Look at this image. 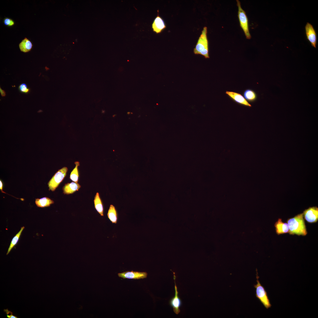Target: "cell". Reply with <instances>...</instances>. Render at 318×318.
Wrapping results in <instances>:
<instances>
[{"label": "cell", "instance_id": "obj_1", "mask_svg": "<svg viewBox=\"0 0 318 318\" xmlns=\"http://www.w3.org/2000/svg\"><path fill=\"white\" fill-rule=\"evenodd\" d=\"M287 222L289 226V233L290 235L305 236L307 234L303 213L288 219Z\"/></svg>", "mask_w": 318, "mask_h": 318}, {"label": "cell", "instance_id": "obj_2", "mask_svg": "<svg viewBox=\"0 0 318 318\" xmlns=\"http://www.w3.org/2000/svg\"><path fill=\"white\" fill-rule=\"evenodd\" d=\"M207 33V28L206 26H205L193 49V52L195 54L201 55L206 59L210 57Z\"/></svg>", "mask_w": 318, "mask_h": 318}, {"label": "cell", "instance_id": "obj_3", "mask_svg": "<svg viewBox=\"0 0 318 318\" xmlns=\"http://www.w3.org/2000/svg\"><path fill=\"white\" fill-rule=\"evenodd\" d=\"M256 272L257 284L254 285V287L256 289V296L264 306L266 309H268L271 307V305L267 292L264 287L261 285L259 280V276L258 275L257 269Z\"/></svg>", "mask_w": 318, "mask_h": 318}, {"label": "cell", "instance_id": "obj_4", "mask_svg": "<svg viewBox=\"0 0 318 318\" xmlns=\"http://www.w3.org/2000/svg\"><path fill=\"white\" fill-rule=\"evenodd\" d=\"M236 1L238 9V16L240 26L243 30L246 38L250 39L251 36L249 31L248 20L246 13L241 8L240 1L238 0Z\"/></svg>", "mask_w": 318, "mask_h": 318}, {"label": "cell", "instance_id": "obj_5", "mask_svg": "<svg viewBox=\"0 0 318 318\" xmlns=\"http://www.w3.org/2000/svg\"><path fill=\"white\" fill-rule=\"evenodd\" d=\"M68 168L64 167L59 170L53 176L48 183L49 190L54 191L66 175Z\"/></svg>", "mask_w": 318, "mask_h": 318}, {"label": "cell", "instance_id": "obj_6", "mask_svg": "<svg viewBox=\"0 0 318 318\" xmlns=\"http://www.w3.org/2000/svg\"><path fill=\"white\" fill-rule=\"evenodd\" d=\"M173 279L175 283V294L174 296L169 301L170 305L173 308L174 312L178 314L180 312V308L182 304V301L178 296V292L175 283L176 276L175 273L173 272Z\"/></svg>", "mask_w": 318, "mask_h": 318}, {"label": "cell", "instance_id": "obj_7", "mask_svg": "<svg viewBox=\"0 0 318 318\" xmlns=\"http://www.w3.org/2000/svg\"><path fill=\"white\" fill-rule=\"evenodd\" d=\"M307 38L311 44L312 46L316 48L317 41V37L316 32L312 25L309 22H307L305 27Z\"/></svg>", "mask_w": 318, "mask_h": 318}, {"label": "cell", "instance_id": "obj_8", "mask_svg": "<svg viewBox=\"0 0 318 318\" xmlns=\"http://www.w3.org/2000/svg\"><path fill=\"white\" fill-rule=\"evenodd\" d=\"M304 219L308 223H314L318 220V208L317 207H309L303 212Z\"/></svg>", "mask_w": 318, "mask_h": 318}, {"label": "cell", "instance_id": "obj_9", "mask_svg": "<svg viewBox=\"0 0 318 318\" xmlns=\"http://www.w3.org/2000/svg\"><path fill=\"white\" fill-rule=\"evenodd\" d=\"M157 15L154 19L151 26L153 32L158 34L165 29L166 26L164 20L159 15L158 10H157Z\"/></svg>", "mask_w": 318, "mask_h": 318}, {"label": "cell", "instance_id": "obj_10", "mask_svg": "<svg viewBox=\"0 0 318 318\" xmlns=\"http://www.w3.org/2000/svg\"><path fill=\"white\" fill-rule=\"evenodd\" d=\"M148 274L145 272H138L133 271H127L118 274V276L123 279H138L146 278Z\"/></svg>", "mask_w": 318, "mask_h": 318}, {"label": "cell", "instance_id": "obj_11", "mask_svg": "<svg viewBox=\"0 0 318 318\" xmlns=\"http://www.w3.org/2000/svg\"><path fill=\"white\" fill-rule=\"evenodd\" d=\"M228 97L236 102L243 106L251 107V105L241 94L232 91H226L225 92Z\"/></svg>", "mask_w": 318, "mask_h": 318}, {"label": "cell", "instance_id": "obj_12", "mask_svg": "<svg viewBox=\"0 0 318 318\" xmlns=\"http://www.w3.org/2000/svg\"><path fill=\"white\" fill-rule=\"evenodd\" d=\"M276 234L278 235L289 233V228L287 223H284L282 219L279 218L274 224Z\"/></svg>", "mask_w": 318, "mask_h": 318}, {"label": "cell", "instance_id": "obj_13", "mask_svg": "<svg viewBox=\"0 0 318 318\" xmlns=\"http://www.w3.org/2000/svg\"><path fill=\"white\" fill-rule=\"evenodd\" d=\"M80 187L81 186L77 183H67L65 184L63 187V193L65 194H72L78 191Z\"/></svg>", "mask_w": 318, "mask_h": 318}, {"label": "cell", "instance_id": "obj_14", "mask_svg": "<svg viewBox=\"0 0 318 318\" xmlns=\"http://www.w3.org/2000/svg\"><path fill=\"white\" fill-rule=\"evenodd\" d=\"M95 208L101 216H104V206L98 193L96 194L94 200Z\"/></svg>", "mask_w": 318, "mask_h": 318}, {"label": "cell", "instance_id": "obj_15", "mask_svg": "<svg viewBox=\"0 0 318 318\" xmlns=\"http://www.w3.org/2000/svg\"><path fill=\"white\" fill-rule=\"evenodd\" d=\"M108 218L113 223L116 224L118 220V214L115 207L110 205L107 213Z\"/></svg>", "mask_w": 318, "mask_h": 318}, {"label": "cell", "instance_id": "obj_16", "mask_svg": "<svg viewBox=\"0 0 318 318\" xmlns=\"http://www.w3.org/2000/svg\"><path fill=\"white\" fill-rule=\"evenodd\" d=\"M35 203L37 207L43 208L49 206L54 203V201L49 198L44 197L40 199L36 198Z\"/></svg>", "mask_w": 318, "mask_h": 318}, {"label": "cell", "instance_id": "obj_17", "mask_svg": "<svg viewBox=\"0 0 318 318\" xmlns=\"http://www.w3.org/2000/svg\"><path fill=\"white\" fill-rule=\"evenodd\" d=\"M32 44L28 39L25 38L19 44V47L20 51L24 52H27L30 51L32 47Z\"/></svg>", "mask_w": 318, "mask_h": 318}, {"label": "cell", "instance_id": "obj_18", "mask_svg": "<svg viewBox=\"0 0 318 318\" xmlns=\"http://www.w3.org/2000/svg\"><path fill=\"white\" fill-rule=\"evenodd\" d=\"M244 97L248 101L250 102H253L255 101L257 98V95L255 92L254 90L247 89L244 91L243 92Z\"/></svg>", "mask_w": 318, "mask_h": 318}, {"label": "cell", "instance_id": "obj_19", "mask_svg": "<svg viewBox=\"0 0 318 318\" xmlns=\"http://www.w3.org/2000/svg\"><path fill=\"white\" fill-rule=\"evenodd\" d=\"M24 228V227H22L20 230L16 234V235L13 238L8 248L7 253H6V255H7L10 252L11 249L14 248V247L17 244L19 239L20 237V236L21 234V233L23 231V230Z\"/></svg>", "mask_w": 318, "mask_h": 318}, {"label": "cell", "instance_id": "obj_20", "mask_svg": "<svg viewBox=\"0 0 318 318\" xmlns=\"http://www.w3.org/2000/svg\"><path fill=\"white\" fill-rule=\"evenodd\" d=\"M74 163L76 166L71 173L69 178L74 182L77 183L79 177L78 167L80 165V163L77 161Z\"/></svg>", "mask_w": 318, "mask_h": 318}, {"label": "cell", "instance_id": "obj_21", "mask_svg": "<svg viewBox=\"0 0 318 318\" xmlns=\"http://www.w3.org/2000/svg\"><path fill=\"white\" fill-rule=\"evenodd\" d=\"M18 88L20 92L24 93H29L30 90L28 88L26 85L24 83L19 85Z\"/></svg>", "mask_w": 318, "mask_h": 318}, {"label": "cell", "instance_id": "obj_22", "mask_svg": "<svg viewBox=\"0 0 318 318\" xmlns=\"http://www.w3.org/2000/svg\"><path fill=\"white\" fill-rule=\"evenodd\" d=\"M3 22L5 25L8 26H12L15 24L14 22L12 19L8 17H6L4 19Z\"/></svg>", "mask_w": 318, "mask_h": 318}, {"label": "cell", "instance_id": "obj_23", "mask_svg": "<svg viewBox=\"0 0 318 318\" xmlns=\"http://www.w3.org/2000/svg\"><path fill=\"white\" fill-rule=\"evenodd\" d=\"M4 311L6 312L8 318H18L16 316L13 315V313L9 311L7 309H4Z\"/></svg>", "mask_w": 318, "mask_h": 318}, {"label": "cell", "instance_id": "obj_24", "mask_svg": "<svg viewBox=\"0 0 318 318\" xmlns=\"http://www.w3.org/2000/svg\"><path fill=\"white\" fill-rule=\"evenodd\" d=\"M0 92L1 95L2 97H4L6 96V93L5 92L4 90H2L1 88L0 89Z\"/></svg>", "mask_w": 318, "mask_h": 318}]
</instances>
